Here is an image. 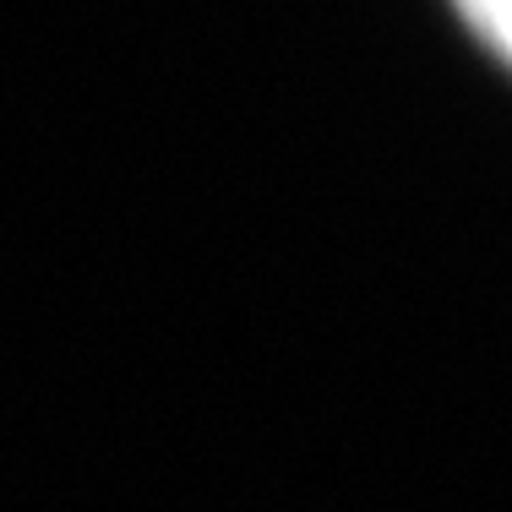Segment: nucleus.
<instances>
[{
    "label": "nucleus",
    "instance_id": "f257e3e1",
    "mask_svg": "<svg viewBox=\"0 0 512 512\" xmlns=\"http://www.w3.org/2000/svg\"><path fill=\"white\" fill-rule=\"evenodd\" d=\"M458 6L469 11L474 28H480L485 39L512 60V0H458Z\"/></svg>",
    "mask_w": 512,
    "mask_h": 512
}]
</instances>
